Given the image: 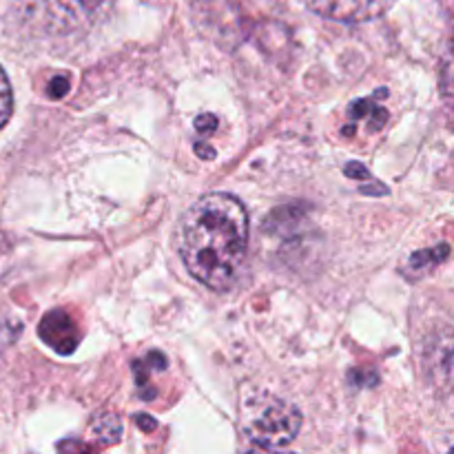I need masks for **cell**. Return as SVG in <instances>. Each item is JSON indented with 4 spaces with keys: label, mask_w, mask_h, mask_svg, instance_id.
I'll return each instance as SVG.
<instances>
[{
    "label": "cell",
    "mask_w": 454,
    "mask_h": 454,
    "mask_svg": "<svg viewBox=\"0 0 454 454\" xmlns=\"http://www.w3.org/2000/svg\"><path fill=\"white\" fill-rule=\"evenodd\" d=\"M195 151H198L200 158H208V160H211L213 155H215V151H213L211 146H204V145H195Z\"/></svg>",
    "instance_id": "10"
},
{
    "label": "cell",
    "mask_w": 454,
    "mask_h": 454,
    "mask_svg": "<svg viewBox=\"0 0 454 454\" xmlns=\"http://www.w3.org/2000/svg\"><path fill=\"white\" fill-rule=\"evenodd\" d=\"M248 248V213L229 193L200 198L180 226V255L189 273L211 291L235 286Z\"/></svg>",
    "instance_id": "1"
},
{
    "label": "cell",
    "mask_w": 454,
    "mask_h": 454,
    "mask_svg": "<svg viewBox=\"0 0 454 454\" xmlns=\"http://www.w3.org/2000/svg\"><path fill=\"white\" fill-rule=\"evenodd\" d=\"M242 434L262 450H279L293 443L301 428V415L293 403L260 393L239 406Z\"/></svg>",
    "instance_id": "2"
},
{
    "label": "cell",
    "mask_w": 454,
    "mask_h": 454,
    "mask_svg": "<svg viewBox=\"0 0 454 454\" xmlns=\"http://www.w3.org/2000/svg\"><path fill=\"white\" fill-rule=\"evenodd\" d=\"M40 337L44 344L51 346L58 353H74V348L80 341L78 326L65 310H51L40 322Z\"/></svg>",
    "instance_id": "5"
},
{
    "label": "cell",
    "mask_w": 454,
    "mask_h": 454,
    "mask_svg": "<svg viewBox=\"0 0 454 454\" xmlns=\"http://www.w3.org/2000/svg\"><path fill=\"white\" fill-rule=\"evenodd\" d=\"M195 129H198L202 136H211V133L217 129V118L211 114L198 115V118H195Z\"/></svg>",
    "instance_id": "8"
},
{
    "label": "cell",
    "mask_w": 454,
    "mask_h": 454,
    "mask_svg": "<svg viewBox=\"0 0 454 454\" xmlns=\"http://www.w3.org/2000/svg\"><path fill=\"white\" fill-rule=\"evenodd\" d=\"M67 91H69V80H67L65 75H56V78L51 80V84H49V96L62 98Z\"/></svg>",
    "instance_id": "9"
},
{
    "label": "cell",
    "mask_w": 454,
    "mask_h": 454,
    "mask_svg": "<svg viewBox=\"0 0 454 454\" xmlns=\"http://www.w3.org/2000/svg\"><path fill=\"white\" fill-rule=\"evenodd\" d=\"M93 430H96L98 434H102V437L106 439V443L115 442V439L120 437V433H122V428H120V421H115V417H102L100 421H96L93 424Z\"/></svg>",
    "instance_id": "7"
},
{
    "label": "cell",
    "mask_w": 454,
    "mask_h": 454,
    "mask_svg": "<svg viewBox=\"0 0 454 454\" xmlns=\"http://www.w3.org/2000/svg\"><path fill=\"white\" fill-rule=\"evenodd\" d=\"M137 424H140L145 430H151V428H153V426H155V424H151V421H146V415L137 417Z\"/></svg>",
    "instance_id": "11"
},
{
    "label": "cell",
    "mask_w": 454,
    "mask_h": 454,
    "mask_svg": "<svg viewBox=\"0 0 454 454\" xmlns=\"http://www.w3.org/2000/svg\"><path fill=\"white\" fill-rule=\"evenodd\" d=\"M317 16L335 22H368L386 12L390 0H304Z\"/></svg>",
    "instance_id": "4"
},
{
    "label": "cell",
    "mask_w": 454,
    "mask_h": 454,
    "mask_svg": "<svg viewBox=\"0 0 454 454\" xmlns=\"http://www.w3.org/2000/svg\"><path fill=\"white\" fill-rule=\"evenodd\" d=\"M40 20L51 31H78L100 18L111 0H31Z\"/></svg>",
    "instance_id": "3"
},
{
    "label": "cell",
    "mask_w": 454,
    "mask_h": 454,
    "mask_svg": "<svg viewBox=\"0 0 454 454\" xmlns=\"http://www.w3.org/2000/svg\"><path fill=\"white\" fill-rule=\"evenodd\" d=\"M13 111V96H12V84H9L7 74L0 67V129L7 124V120L12 118Z\"/></svg>",
    "instance_id": "6"
}]
</instances>
